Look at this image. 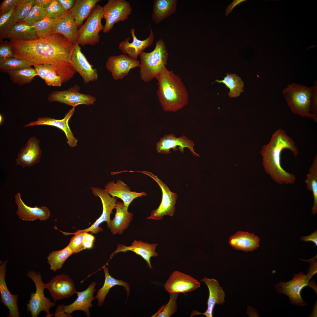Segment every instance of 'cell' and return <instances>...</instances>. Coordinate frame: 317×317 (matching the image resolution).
<instances>
[{"label": "cell", "mask_w": 317, "mask_h": 317, "mask_svg": "<svg viewBox=\"0 0 317 317\" xmlns=\"http://www.w3.org/2000/svg\"><path fill=\"white\" fill-rule=\"evenodd\" d=\"M100 0H76L70 10L78 27L81 26L83 21L89 16L97 4Z\"/></svg>", "instance_id": "cell-32"}, {"label": "cell", "mask_w": 317, "mask_h": 317, "mask_svg": "<svg viewBox=\"0 0 317 317\" xmlns=\"http://www.w3.org/2000/svg\"><path fill=\"white\" fill-rule=\"evenodd\" d=\"M179 293L170 294L169 300L168 303L162 306L151 317H170L177 311L176 300Z\"/></svg>", "instance_id": "cell-41"}, {"label": "cell", "mask_w": 317, "mask_h": 317, "mask_svg": "<svg viewBox=\"0 0 317 317\" xmlns=\"http://www.w3.org/2000/svg\"><path fill=\"white\" fill-rule=\"evenodd\" d=\"M10 40L31 41L38 38L36 35L34 26L16 23L8 32L6 38Z\"/></svg>", "instance_id": "cell-33"}, {"label": "cell", "mask_w": 317, "mask_h": 317, "mask_svg": "<svg viewBox=\"0 0 317 317\" xmlns=\"http://www.w3.org/2000/svg\"><path fill=\"white\" fill-rule=\"evenodd\" d=\"M150 33L145 39L141 40L137 38L135 34V30L131 29L130 33L133 38L131 43L129 41L131 37L126 38L119 44V49L124 54L130 57L137 60L138 56L146 48L151 46L153 44L154 35L149 23Z\"/></svg>", "instance_id": "cell-19"}, {"label": "cell", "mask_w": 317, "mask_h": 317, "mask_svg": "<svg viewBox=\"0 0 317 317\" xmlns=\"http://www.w3.org/2000/svg\"><path fill=\"white\" fill-rule=\"evenodd\" d=\"M105 274V280L102 287L97 291L96 296L94 297L98 301V305L101 306L104 301L110 289L114 286L119 285L123 286L127 291L128 297L130 291V286L127 282L123 280L116 279L109 274L108 268L106 265L102 267Z\"/></svg>", "instance_id": "cell-31"}, {"label": "cell", "mask_w": 317, "mask_h": 317, "mask_svg": "<svg viewBox=\"0 0 317 317\" xmlns=\"http://www.w3.org/2000/svg\"><path fill=\"white\" fill-rule=\"evenodd\" d=\"M313 275L308 271L306 275L303 272L295 274L291 280L287 282L281 281L276 284L275 286L276 290L279 293L287 296L291 304L298 306H304L307 303L302 299L301 292L306 286H311L316 291V287L312 284V283L309 281Z\"/></svg>", "instance_id": "cell-7"}, {"label": "cell", "mask_w": 317, "mask_h": 317, "mask_svg": "<svg viewBox=\"0 0 317 317\" xmlns=\"http://www.w3.org/2000/svg\"><path fill=\"white\" fill-rule=\"evenodd\" d=\"M63 8L67 11H70L73 7L75 0H58Z\"/></svg>", "instance_id": "cell-52"}, {"label": "cell", "mask_w": 317, "mask_h": 317, "mask_svg": "<svg viewBox=\"0 0 317 317\" xmlns=\"http://www.w3.org/2000/svg\"><path fill=\"white\" fill-rule=\"evenodd\" d=\"M156 145V149L158 153L163 154H169L171 153L170 151L171 149L174 151H177L178 149L182 153H183L184 148L186 147L189 149L193 156H200L194 151L193 147L195 144L193 141L184 136L176 137L173 134H166L160 139Z\"/></svg>", "instance_id": "cell-17"}, {"label": "cell", "mask_w": 317, "mask_h": 317, "mask_svg": "<svg viewBox=\"0 0 317 317\" xmlns=\"http://www.w3.org/2000/svg\"><path fill=\"white\" fill-rule=\"evenodd\" d=\"M55 19L46 16L35 24L34 26L35 33L39 38L46 37L53 33Z\"/></svg>", "instance_id": "cell-39"}, {"label": "cell", "mask_w": 317, "mask_h": 317, "mask_svg": "<svg viewBox=\"0 0 317 317\" xmlns=\"http://www.w3.org/2000/svg\"><path fill=\"white\" fill-rule=\"evenodd\" d=\"M215 82L223 83L229 89L228 95L230 97H238L243 91L244 83L241 78L236 74L227 73L223 80H216Z\"/></svg>", "instance_id": "cell-37"}, {"label": "cell", "mask_w": 317, "mask_h": 317, "mask_svg": "<svg viewBox=\"0 0 317 317\" xmlns=\"http://www.w3.org/2000/svg\"><path fill=\"white\" fill-rule=\"evenodd\" d=\"M201 281L204 282L208 287L209 295L207 301V308L205 312L200 313L196 311H192L190 317L195 315H203L206 317H212L214 308L216 304H222L225 302V292L222 287L220 286L218 281L213 279L205 277Z\"/></svg>", "instance_id": "cell-23"}, {"label": "cell", "mask_w": 317, "mask_h": 317, "mask_svg": "<svg viewBox=\"0 0 317 317\" xmlns=\"http://www.w3.org/2000/svg\"><path fill=\"white\" fill-rule=\"evenodd\" d=\"M177 0H155L154 1L152 19L155 24L160 23L176 11Z\"/></svg>", "instance_id": "cell-30"}, {"label": "cell", "mask_w": 317, "mask_h": 317, "mask_svg": "<svg viewBox=\"0 0 317 317\" xmlns=\"http://www.w3.org/2000/svg\"><path fill=\"white\" fill-rule=\"evenodd\" d=\"M75 108L70 110L65 115L64 118L61 119H55L49 117H39L36 121L32 122L24 126L26 127L40 125H47L56 127L61 129L65 133L67 141V143L70 147H74L77 145L78 140L73 136L69 126V120L73 115Z\"/></svg>", "instance_id": "cell-18"}, {"label": "cell", "mask_w": 317, "mask_h": 317, "mask_svg": "<svg viewBox=\"0 0 317 317\" xmlns=\"http://www.w3.org/2000/svg\"><path fill=\"white\" fill-rule=\"evenodd\" d=\"M158 245L157 244H150L142 241L135 240L131 243V245L129 246L119 244L117 245V249L111 254L109 260L114 255L118 253L131 251L141 256L146 262L149 269H153L150 259L152 257H156L158 256V254L155 251L156 246Z\"/></svg>", "instance_id": "cell-25"}, {"label": "cell", "mask_w": 317, "mask_h": 317, "mask_svg": "<svg viewBox=\"0 0 317 317\" xmlns=\"http://www.w3.org/2000/svg\"><path fill=\"white\" fill-rule=\"evenodd\" d=\"M309 173L307 175V178L305 181L306 184L307 188L312 192L314 203L312 209V213L314 215L317 213V156L314 158V161L309 170Z\"/></svg>", "instance_id": "cell-36"}, {"label": "cell", "mask_w": 317, "mask_h": 317, "mask_svg": "<svg viewBox=\"0 0 317 317\" xmlns=\"http://www.w3.org/2000/svg\"><path fill=\"white\" fill-rule=\"evenodd\" d=\"M27 275L33 281L36 287V292L31 294L28 303L26 304L27 311L30 312L32 317H37L42 311L45 312L46 317L51 316L53 315L50 314V309L55 305V303L51 301L50 299L45 296V284L42 281L41 273L32 270L28 271Z\"/></svg>", "instance_id": "cell-6"}, {"label": "cell", "mask_w": 317, "mask_h": 317, "mask_svg": "<svg viewBox=\"0 0 317 317\" xmlns=\"http://www.w3.org/2000/svg\"><path fill=\"white\" fill-rule=\"evenodd\" d=\"M50 65L48 64H34L33 66L38 76L44 80L49 71Z\"/></svg>", "instance_id": "cell-50"}, {"label": "cell", "mask_w": 317, "mask_h": 317, "mask_svg": "<svg viewBox=\"0 0 317 317\" xmlns=\"http://www.w3.org/2000/svg\"><path fill=\"white\" fill-rule=\"evenodd\" d=\"M33 65L28 61L15 57L0 60L1 71L7 73L21 68L31 67Z\"/></svg>", "instance_id": "cell-38"}, {"label": "cell", "mask_w": 317, "mask_h": 317, "mask_svg": "<svg viewBox=\"0 0 317 317\" xmlns=\"http://www.w3.org/2000/svg\"><path fill=\"white\" fill-rule=\"evenodd\" d=\"M42 153L39 140L35 136L31 137L18 154L15 159L16 165L23 168L34 166L40 162Z\"/></svg>", "instance_id": "cell-20"}, {"label": "cell", "mask_w": 317, "mask_h": 317, "mask_svg": "<svg viewBox=\"0 0 317 317\" xmlns=\"http://www.w3.org/2000/svg\"><path fill=\"white\" fill-rule=\"evenodd\" d=\"M14 9L0 16V36L1 39L6 38L12 27L16 23L13 16Z\"/></svg>", "instance_id": "cell-42"}, {"label": "cell", "mask_w": 317, "mask_h": 317, "mask_svg": "<svg viewBox=\"0 0 317 317\" xmlns=\"http://www.w3.org/2000/svg\"><path fill=\"white\" fill-rule=\"evenodd\" d=\"M140 57L139 73L141 80L148 82L154 78L163 68L167 65L169 54L166 44L162 39L155 44L154 49L151 52H142Z\"/></svg>", "instance_id": "cell-4"}, {"label": "cell", "mask_w": 317, "mask_h": 317, "mask_svg": "<svg viewBox=\"0 0 317 317\" xmlns=\"http://www.w3.org/2000/svg\"><path fill=\"white\" fill-rule=\"evenodd\" d=\"M105 65L107 70L111 73L113 79L117 80L124 78L131 69L139 67L140 61L127 55L121 54L109 57Z\"/></svg>", "instance_id": "cell-16"}, {"label": "cell", "mask_w": 317, "mask_h": 317, "mask_svg": "<svg viewBox=\"0 0 317 317\" xmlns=\"http://www.w3.org/2000/svg\"><path fill=\"white\" fill-rule=\"evenodd\" d=\"M74 253L68 245L61 250L50 252L47 257V263L50 265V269L55 272L60 269L66 260Z\"/></svg>", "instance_id": "cell-34"}, {"label": "cell", "mask_w": 317, "mask_h": 317, "mask_svg": "<svg viewBox=\"0 0 317 317\" xmlns=\"http://www.w3.org/2000/svg\"><path fill=\"white\" fill-rule=\"evenodd\" d=\"M64 305L61 304L57 306L54 313L55 317H72L71 315L68 314L65 312L64 309Z\"/></svg>", "instance_id": "cell-53"}, {"label": "cell", "mask_w": 317, "mask_h": 317, "mask_svg": "<svg viewBox=\"0 0 317 317\" xmlns=\"http://www.w3.org/2000/svg\"><path fill=\"white\" fill-rule=\"evenodd\" d=\"M23 0H4L0 6V16L4 14L13 9H14L20 4Z\"/></svg>", "instance_id": "cell-47"}, {"label": "cell", "mask_w": 317, "mask_h": 317, "mask_svg": "<svg viewBox=\"0 0 317 317\" xmlns=\"http://www.w3.org/2000/svg\"><path fill=\"white\" fill-rule=\"evenodd\" d=\"M97 283L92 282L85 290L77 292V297L72 303L67 306L64 305V309L67 314L70 315L73 311L80 310L84 312L87 317L90 316L89 308L92 306L91 303L94 299L93 294L96 290L95 289Z\"/></svg>", "instance_id": "cell-26"}, {"label": "cell", "mask_w": 317, "mask_h": 317, "mask_svg": "<svg viewBox=\"0 0 317 317\" xmlns=\"http://www.w3.org/2000/svg\"><path fill=\"white\" fill-rule=\"evenodd\" d=\"M35 4V0H23L14 9L13 16L16 23L24 19Z\"/></svg>", "instance_id": "cell-43"}, {"label": "cell", "mask_w": 317, "mask_h": 317, "mask_svg": "<svg viewBox=\"0 0 317 317\" xmlns=\"http://www.w3.org/2000/svg\"><path fill=\"white\" fill-rule=\"evenodd\" d=\"M95 239V237L93 236L88 233L87 232H85L84 234V240L93 242Z\"/></svg>", "instance_id": "cell-56"}, {"label": "cell", "mask_w": 317, "mask_h": 317, "mask_svg": "<svg viewBox=\"0 0 317 317\" xmlns=\"http://www.w3.org/2000/svg\"><path fill=\"white\" fill-rule=\"evenodd\" d=\"M103 17V7L96 4L84 24L78 29L77 42L79 45H95L99 42V33L104 28L101 23Z\"/></svg>", "instance_id": "cell-8"}, {"label": "cell", "mask_w": 317, "mask_h": 317, "mask_svg": "<svg viewBox=\"0 0 317 317\" xmlns=\"http://www.w3.org/2000/svg\"><path fill=\"white\" fill-rule=\"evenodd\" d=\"M7 73L12 82L19 85L30 83L38 75L35 69L31 67L21 68Z\"/></svg>", "instance_id": "cell-35"}, {"label": "cell", "mask_w": 317, "mask_h": 317, "mask_svg": "<svg viewBox=\"0 0 317 317\" xmlns=\"http://www.w3.org/2000/svg\"><path fill=\"white\" fill-rule=\"evenodd\" d=\"M7 260L1 263L0 266V293L1 302L9 310L8 317L20 316L17 302L18 295H13L9 291L6 284L5 277Z\"/></svg>", "instance_id": "cell-24"}, {"label": "cell", "mask_w": 317, "mask_h": 317, "mask_svg": "<svg viewBox=\"0 0 317 317\" xmlns=\"http://www.w3.org/2000/svg\"><path fill=\"white\" fill-rule=\"evenodd\" d=\"M115 208L116 212L111 220V232L113 235L121 234L127 229L132 219L133 214L129 212L128 208L123 203L117 201Z\"/></svg>", "instance_id": "cell-29"}, {"label": "cell", "mask_w": 317, "mask_h": 317, "mask_svg": "<svg viewBox=\"0 0 317 317\" xmlns=\"http://www.w3.org/2000/svg\"><path fill=\"white\" fill-rule=\"evenodd\" d=\"M65 235L74 234L75 235L71 239L68 245L73 251L74 253L80 252L84 249L83 243L84 241V234L85 232H76L74 233H69L60 231Z\"/></svg>", "instance_id": "cell-44"}, {"label": "cell", "mask_w": 317, "mask_h": 317, "mask_svg": "<svg viewBox=\"0 0 317 317\" xmlns=\"http://www.w3.org/2000/svg\"><path fill=\"white\" fill-rule=\"evenodd\" d=\"M300 240L302 241L305 242H311L317 246V231L315 230L314 232L309 235L307 236H303L300 238Z\"/></svg>", "instance_id": "cell-51"}, {"label": "cell", "mask_w": 317, "mask_h": 317, "mask_svg": "<svg viewBox=\"0 0 317 317\" xmlns=\"http://www.w3.org/2000/svg\"><path fill=\"white\" fill-rule=\"evenodd\" d=\"M93 242L88 241L84 240L83 243V245L84 249H90L93 246Z\"/></svg>", "instance_id": "cell-57"}, {"label": "cell", "mask_w": 317, "mask_h": 317, "mask_svg": "<svg viewBox=\"0 0 317 317\" xmlns=\"http://www.w3.org/2000/svg\"><path fill=\"white\" fill-rule=\"evenodd\" d=\"M92 193L95 196L98 197L101 199L103 206V210L100 216L90 227L86 229L77 231L78 232H90L93 234H96L102 231L103 229L99 226L102 222H106L107 227L111 228V220L110 215L113 213L112 210L115 208L117 198L111 197L105 189L101 188L91 187L90 188Z\"/></svg>", "instance_id": "cell-11"}, {"label": "cell", "mask_w": 317, "mask_h": 317, "mask_svg": "<svg viewBox=\"0 0 317 317\" xmlns=\"http://www.w3.org/2000/svg\"><path fill=\"white\" fill-rule=\"evenodd\" d=\"M313 87L296 83L289 84L283 94L287 104L294 113L317 122V117L310 112L311 98Z\"/></svg>", "instance_id": "cell-5"}, {"label": "cell", "mask_w": 317, "mask_h": 317, "mask_svg": "<svg viewBox=\"0 0 317 317\" xmlns=\"http://www.w3.org/2000/svg\"><path fill=\"white\" fill-rule=\"evenodd\" d=\"M313 87V91L311 99L310 112L312 114L317 117V83L316 81L315 85Z\"/></svg>", "instance_id": "cell-49"}, {"label": "cell", "mask_w": 317, "mask_h": 317, "mask_svg": "<svg viewBox=\"0 0 317 317\" xmlns=\"http://www.w3.org/2000/svg\"><path fill=\"white\" fill-rule=\"evenodd\" d=\"M80 87L77 84L67 90L52 92L48 95L49 102H57L72 106L73 108L82 104L87 105L93 104L95 97L91 95L80 92Z\"/></svg>", "instance_id": "cell-12"}, {"label": "cell", "mask_w": 317, "mask_h": 317, "mask_svg": "<svg viewBox=\"0 0 317 317\" xmlns=\"http://www.w3.org/2000/svg\"><path fill=\"white\" fill-rule=\"evenodd\" d=\"M52 0H35V4L45 10Z\"/></svg>", "instance_id": "cell-55"}, {"label": "cell", "mask_w": 317, "mask_h": 317, "mask_svg": "<svg viewBox=\"0 0 317 317\" xmlns=\"http://www.w3.org/2000/svg\"><path fill=\"white\" fill-rule=\"evenodd\" d=\"M157 94L164 111L175 112L188 104V94L181 79L172 70L164 67L155 78Z\"/></svg>", "instance_id": "cell-3"}, {"label": "cell", "mask_w": 317, "mask_h": 317, "mask_svg": "<svg viewBox=\"0 0 317 317\" xmlns=\"http://www.w3.org/2000/svg\"><path fill=\"white\" fill-rule=\"evenodd\" d=\"M45 10L47 16L54 19L63 16L67 12L58 0H52Z\"/></svg>", "instance_id": "cell-46"}, {"label": "cell", "mask_w": 317, "mask_h": 317, "mask_svg": "<svg viewBox=\"0 0 317 317\" xmlns=\"http://www.w3.org/2000/svg\"><path fill=\"white\" fill-rule=\"evenodd\" d=\"M45 288L48 290L54 302L70 297L77 292L73 280L64 274L53 277L45 284Z\"/></svg>", "instance_id": "cell-14"}, {"label": "cell", "mask_w": 317, "mask_h": 317, "mask_svg": "<svg viewBox=\"0 0 317 317\" xmlns=\"http://www.w3.org/2000/svg\"><path fill=\"white\" fill-rule=\"evenodd\" d=\"M259 241L254 233L239 231L230 237L229 244L234 249L252 251L259 247Z\"/></svg>", "instance_id": "cell-28"}, {"label": "cell", "mask_w": 317, "mask_h": 317, "mask_svg": "<svg viewBox=\"0 0 317 317\" xmlns=\"http://www.w3.org/2000/svg\"><path fill=\"white\" fill-rule=\"evenodd\" d=\"M104 188L106 192L112 197L121 199L128 208L134 199L147 195L144 192L138 193L131 191L130 187L120 180H118L116 183L114 181L108 183Z\"/></svg>", "instance_id": "cell-27"}, {"label": "cell", "mask_w": 317, "mask_h": 317, "mask_svg": "<svg viewBox=\"0 0 317 317\" xmlns=\"http://www.w3.org/2000/svg\"><path fill=\"white\" fill-rule=\"evenodd\" d=\"M15 202L18 207L16 214L21 220L26 221H34L37 219L45 221L50 215L49 209L45 206L32 207L26 205L21 198V194L17 193L15 196Z\"/></svg>", "instance_id": "cell-22"}, {"label": "cell", "mask_w": 317, "mask_h": 317, "mask_svg": "<svg viewBox=\"0 0 317 317\" xmlns=\"http://www.w3.org/2000/svg\"><path fill=\"white\" fill-rule=\"evenodd\" d=\"M14 57L12 50L6 42L1 45L0 46V60H4Z\"/></svg>", "instance_id": "cell-48"}, {"label": "cell", "mask_w": 317, "mask_h": 317, "mask_svg": "<svg viewBox=\"0 0 317 317\" xmlns=\"http://www.w3.org/2000/svg\"><path fill=\"white\" fill-rule=\"evenodd\" d=\"M46 16L45 10L35 4L26 17L18 23L34 26L36 23L43 19Z\"/></svg>", "instance_id": "cell-40"}, {"label": "cell", "mask_w": 317, "mask_h": 317, "mask_svg": "<svg viewBox=\"0 0 317 317\" xmlns=\"http://www.w3.org/2000/svg\"><path fill=\"white\" fill-rule=\"evenodd\" d=\"M133 172L141 173L151 177L157 183L161 190L162 195L160 205L156 209L152 211L151 215L146 218L158 220L161 219L165 215L172 216L175 211V205L177 198L176 193L171 191L165 184L151 172L146 171H133Z\"/></svg>", "instance_id": "cell-9"}, {"label": "cell", "mask_w": 317, "mask_h": 317, "mask_svg": "<svg viewBox=\"0 0 317 317\" xmlns=\"http://www.w3.org/2000/svg\"><path fill=\"white\" fill-rule=\"evenodd\" d=\"M78 28L70 10L63 16L55 18L53 33L62 35L73 44L77 42L78 38Z\"/></svg>", "instance_id": "cell-21"}, {"label": "cell", "mask_w": 317, "mask_h": 317, "mask_svg": "<svg viewBox=\"0 0 317 317\" xmlns=\"http://www.w3.org/2000/svg\"><path fill=\"white\" fill-rule=\"evenodd\" d=\"M7 42L14 57L34 64L55 65L63 83L70 80L76 73L70 63L73 44L60 34L53 33L45 38L31 41L11 40Z\"/></svg>", "instance_id": "cell-1"}, {"label": "cell", "mask_w": 317, "mask_h": 317, "mask_svg": "<svg viewBox=\"0 0 317 317\" xmlns=\"http://www.w3.org/2000/svg\"><path fill=\"white\" fill-rule=\"evenodd\" d=\"M103 17L105 23L103 32H109L114 25L128 18L132 12L129 2L125 0H109L103 6Z\"/></svg>", "instance_id": "cell-10"}, {"label": "cell", "mask_w": 317, "mask_h": 317, "mask_svg": "<svg viewBox=\"0 0 317 317\" xmlns=\"http://www.w3.org/2000/svg\"><path fill=\"white\" fill-rule=\"evenodd\" d=\"M285 149L291 150L295 157L299 154L294 140L284 130L279 129L272 135L269 142L263 146L260 152L265 172L280 185L293 184L296 180L294 174L288 172L281 166V153Z\"/></svg>", "instance_id": "cell-2"}, {"label": "cell", "mask_w": 317, "mask_h": 317, "mask_svg": "<svg viewBox=\"0 0 317 317\" xmlns=\"http://www.w3.org/2000/svg\"><path fill=\"white\" fill-rule=\"evenodd\" d=\"M200 285L198 281L191 276L175 271L170 276L164 287L170 294L191 292L200 287Z\"/></svg>", "instance_id": "cell-15"}, {"label": "cell", "mask_w": 317, "mask_h": 317, "mask_svg": "<svg viewBox=\"0 0 317 317\" xmlns=\"http://www.w3.org/2000/svg\"><path fill=\"white\" fill-rule=\"evenodd\" d=\"M44 80L49 86L60 87L63 83L62 78L58 74L56 67L53 65L50 64L49 71Z\"/></svg>", "instance_id": "cell-45"}, {"label": "cell", "mask_w": 317, "mask_h": 317, "mask_svg": "<svg viewBox=\"0 0 317 317\" xmlns=\"http://www.w3.org/2000/svg\"><path fill=\"white\" fill-rule=\"evenodd\" d=\"M247 1L246 0H234L232 2L228 5L226 9V16H227L231 13L233 9L236 6L240 4L243 2Z\"/></svg>", "instance_id": "cell-54"}, {"label": "cell", "mask_w": 317, "mask_h": 317, "mask_svg": "<svg viewBox=\"0 0 317 317\" xmlns=\"http://www.w3.org/2000/svg\"><path fill=\"white\" fill-rule=\"evenodd\" d=\"M70 59L71 66L76 72L80 74L85 84L97 80V70L94 68L88 61L77 42L73 45Z\"/></svg>", "instance_id": "cell-13"}]
</instances>
